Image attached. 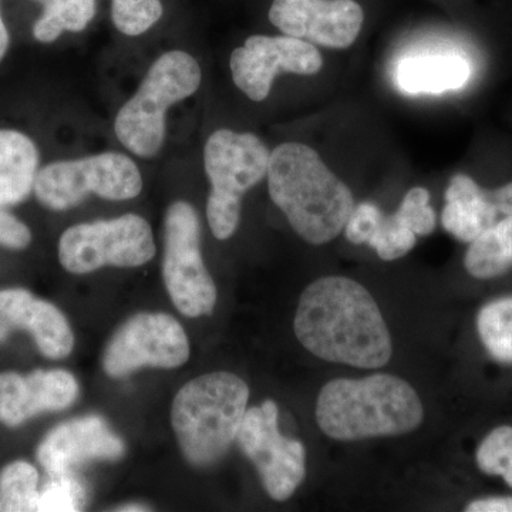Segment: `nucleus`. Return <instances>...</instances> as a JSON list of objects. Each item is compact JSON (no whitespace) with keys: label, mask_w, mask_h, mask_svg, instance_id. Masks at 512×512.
Here are the masks:
<instances>
[{"label":"nucleus","mask_w":512,"mask_h":512,"mask_svg":"<svg viewBox=\"0 0 512 512\" xmlns=\"http://www.w3.org/2000/svg\"><path fill=\"white\" fill-rule=\"evenodd\" d=\"M296 338L326 362L380 369L392 357V339L373 296L345 276H325L303 291Z\"/></svg>","instance_id":"obj_1"},{"label":"nucleus","mask_w":512,"mask_h":512,"mask_svg":"<svg viewBox=\"0 0 512 512\" xmlns=\"http://www.w3.org/2000/svg\"><path fill=\"white\" fill-rule=\"evenodd\" d=\"M266 178L272 202L309 244L333 241L355 210L348 185L305 144H279L271 151Z\"/></svg>","instance_id":"obj_2"},{"label":"nucleus","mask_w":512,"mask_h":512,"mask_svg":"<svg viewBox=\"0 0 512 512\" xmlns=\"http://www.w3.org/2000/svg\"><path fill=\"white\" fill-rule=\"evenodd\" d=\"M419 394L400 377L377 373L363 379H336L320 390L319 429L339 441L402 436L423 423Z\"/></svg>","instance_id":"obj_3"},{"label":"nucleus","mask_w":512,"mask_h":512,"mask_svg":"<svg viewBox=\"0 0 512 512\" xmlns=\"http://www.w3.org/2000/svg\"><path fill=\"white\" fill-rule=\"evenodd\" d=\"M248 399L247 383L228 372L197 377L178 392L171 423L192 466H211L225 456L237 440Z\"/></svg>","instance_id":"obj_4"},{"label":"nucleus","mask_w":512,"mask_h":512,"mask_svg":"<svg viewBox=\"0 0 512 512\" xmlns=\"http://www.w3.org/2000/svg\"><path fill=\"white\" fill-rule=\"evenodd\" d=\"M200 64L183 50H171L158 57L136 94L121 107L114 121L120 143L137 157L154 158L165 140V114L200 89Z\"/></svg>","instance_id":"obj_5"},{"label":"nucleus","mask_w":512,"mask_h":512,"mask_svg":"<svg viewBox=\"0 0 512 512\" xmlns=\"http://www.w3.org/2000/svg\"><path fill=\"white\" fill-rule=\"evenodd\" d=\"M271 151L252 133L229 128L214 131L204 148V168L211 183L207 220L220 241L231 238L241 220L242 197L268 174Z\"/></svg>","instance_id":"obj_6"},{"label":"nucleus","mask_w":512,"mask_h":512,"mask_svg":"<svg viewBox=\"0 0 512 512\" xmlns=\"http://www.w3.org/2000/svg\"><path fill=\"white\" fill-rule=\"evenodd\" d=\"M143 177L137 164L121 153H101L77 160L56 161L37 171L35 195L43 207L66 211L90 194L110 201L140 195Z\"/></svg>","instance_id":"obj_7"},{"label":"nucleus","mask_w":512,"mask_h":512,"mask_svg":"<svg viewBox=\"0 0 512 512\" xmlns=\"http://www.w3.org/2000/svg\"><path fill=\"white\" fill-rule=\"evenodd\" d=\"M154 255L153 229L136 214L73 225L63 232L59 242L60 264L77 275L107 265L136 268L150 262Z\"/></svg>","instance_id":"obj_8"},{"label":"nucleus","mask_w":512,"mask_h":512,"mask_svg":"<svg viewBox=\"0 0 512 512\" xmlns=\"http://www.w3.org/2000/svg\"><path fill=\"white\" fill-rule=\"evenodd\" d=\"M163 275L175 308L188 318L210 315L217 286L201 255V224L197 211L177 201L165 214Z\"/></svg>","instance_id":"obj_9"},{"label":"nucleus","mask_w":512,"mask_h":512,"mask_svg":"<svg viewBox=\"0 0 512 512\" xmlns=\"http://www.w3.org/2000/svg\"><path fill=\"white\" fill-rule=\"evenodd\" d=\"M237 440L255 464L269 497L285 501L298 490L306 474L305 447L301 441L281 436L275 402L266 400L247 410Z\"/></svg>","instance_id":"obj_10"},{"label":"nucleus","mask_w":512,"mask_h":512,"mask_svg":"<svg viewBox=\"0 0 512 512\" xmlns=\"http://www.w3.org/2000/svg\"><path fill=\"white\" fill-rule=\"evenodd\" d=\"M190 357V342L180 323L164 313H140L127 320L107 345L103 367L124 377L144 366L174 369Z\"/></svg>","instance_id":"obj_11"},{"label":"nucleus","mask_w":512,"mask_h":512,"mask_svg":"<svg viewBox=\"0 0 512 512\" xmlns=\"http://www.w3.org/2000/svg\"><path fill=\"white\" fill-rule=\"evenodd\" d=\"M235 86L252 101H264L279 73L313 76L323 67L315 45L291 36L255 35L229 59Z\"/></svg>","instance_id":"obj_12"},{"label":"nucleus","mask_w":512,"mask_h":512,"mask_svg":"<svg viewBox=\"0 0 512 512\" xmlns=\"http://www.w3.org/2000/svg\"><path fill=\"white\" fill-rule=\"evenodd\" d=\"M269 20L286 36L348 49L362 30L365 12L355 0H274Z\"/></svg>","instance_id":"obj_13"},{"label":"nucleus","mask_w":512,"mask_h":512,"mask_svg":"<svg viewBox=\"0 0 512 512\" xmlns=\"http://www.w3.org/2000/svg\"><path fill=\"white\" fill-rule=\"evenodd\" d=\"M123 454V441L97 416L60 424L37 448V460L49 476L73 473L93 460H119Z\"/></svg>","instance_id":"obj_14"},{"label":"nucleus","mask_w":512,"mask_h":512,"mask_svg":"<svg viewBox=\"0 0 512 512\" xmlns=\"http://www.w3.org/2000/svg\"><path fill=\"white\" fill-rule=\"evenodd\" d=\"M79 386L66 370H36L29 376L0 373V421L18 427L45 412H60L76 402Z\"/></svg>","instance_id":"obj_15"},{"label":"nucleus","mask_w":512,"mask_h":512,"mask_svg":"<svg viewBox=\"0 0 512 512\" xmlns=\"http://www.w3.org/2000/svg\"><path fill=\"white\" fill-rule=\"evenodd\" d=\"M441 224L448 234L470 244L503 218L512 217V183L484 188L470 175L451 177L444 194Z\"/></svg>","instance_id":"obj_16"},{"label":"nucleus","mask_w":512,"mask_h":512,"mask_svg":"<svg viewBox=\"0 0 512 512\" xmlns=\"http://www.w3.org/2000/svg\"><path fill=\"white\" fill-rule=\"evenodd\" d=\"M0 322L32 333L40 353L49 359H63L72 353L74 336L63 313L26 289L0 291Z\"/></svg>","instance_id":"obj_17"},{"label":"nucleus","mask_w":512,"mask_h":512,"mask_svg":"<svg viewBox=\"0 0 512 512\" xmlns=\"http://www.w3.org/2000/svg\"><path fill=\"white\" fill-rule=\"evenodd\" d=\"M343 231L352 244L369 245L383 261L403 258L417 241V235L397 212L386 215L373 202L356 205Z\"/></svg>","instance_id":"obj_18"},{"label":"nucleus","mask_w":512,"mask_h":512,"mask_svg":"<svg viewBox=\"0 0 512 512\" xmlns=\"http://www.w3.org/2000/svg\"><path fill=\"white\" fill-rule=\"evenodd\" d=\"M39 163V150L32 138L18 130H0V208L28 200Z\"/></svg>","instance_id":"obj_19"},{"label":"nucleus","mask_w":512,"mask_h":512,"mask_svg":"<svg viewBox=\"0 0 512 512\" xmlns=\"http://www.w3.org/2000/svg\"><path fill=\"white\" fill-rule=\"evenodd\" d=\"M470 76V63L457 55L409 57L396 69L397 86L409 94H439L461 89Z\"/></svg>","instance_id":"obj_20"},{"label":"nucleus","mask_w":512,"mask_h":512,"mask_svg":"<svg viewBox=\"0 0 512 512\" xmlns=\"http://www.w3.org/2000/svg\"><path fill=\"white\" fill-rule=\"evenodd\" d=\"M464 271L480 282L495 281L512 272V217L503 218L468 244Z\"/></svg>","instance_id":"obj_21"},{"label":"nucleus","mask_w":512,"mask_h":512,"mask_svg":"<svg viewBox=\"0 0 512 512\" xmlns=\"http://www.w3.org/2000/svg\"><path fill=\"white\" fill-rule=\"evenodd\" d=\"M478 474L498 480L512 493V419L491 424L473 451Z\"/></svg>","instance_id":"obj_22"},{"label":"nucleus","mask_w":512,"mask_h":512,"mask_svg":"<svg viewBox=\"0 0 512 512\" xmlns=\"http://www.w3.org/2000/svg\"><path fill=\"white\" fill-rule=\"evenodd\" d=\"M96 16V0H59L55 10L33 25L37 42L53 43L63 32H83Z\"/></svg>","instance_id":"obj_23"},{"label":"nucleus","mask_w":512,"mask_h":512,"mask_svg":"<svg viewBox=\"0 0 512 512\" xmlns=\"http://www.w3.org/2000/svg\"><path fill=\"white\" fill-rule=\"evenodd\" d=\"M39 473L26 461H15L0 471V512L36 511Z\"/></svg>","instance_id":"obj_24"},{"label":"nucleus","mask_w":512,"mask_h":512,"mask_svg":"<svg viewBox=\"0 0 512 512\" xmlns=\"http://www.w3.org/2000/svg\"><path fill=\"white\" fill-rule=\"evenodd\" d=\"M87 494L83 484L73 473L50 476L37 494L36 511L76 512L86 505Z\"/></svg>","instance_id":"obj_25"},{"label":"nucleus","mask_w":512,"mask_h":512,"mask_svg":"<svg viewBox=\"0 0 512 512\" xmlns=\"http://www.w3.org/2000/svg\"><path fill=\"white\" fill-rule=\"evenodd\" d=\"M161 0H113L111 20L119 32L126 36H140L163 18Z\"/></svg>","instance_id":"obj_26"},{"label":"nucleus","mask_w":512,"mask_h":512,"mask_svg":"<svg viewBox=\"0 0 512 512\" xmlns=\"http://www.w3.org/2000/svg\"><path fill=\"white\" fill-rule=\"evenodd\" d=\"M396 212L407 228L420 237H427L436 228V212L430 207V192L426 188H412Z\"/></svg>","instance_id":"obj_27"},{"label":"nucleus","mask_w":512,"mask_h":512,"mask_svg":"<svg viewBox=\"0 0 512 512\" xmlns=\"http://www.w3.org/2000/svg\"><path fill=\"white\" fill-rule=\"evenodd\" d=\"M32 242V232L15 215L0 208V247L15 249L28 248Z\"/></svg>","instance_id":"obj_28"},{"label":"nucleus","mask_w":512,"mask_h":512,"mask_svg":"<svg viewBox=\"0 0 512 512\" xmlns=\"http://www.w3.org/2000/svg\"><path fill=\"white\" fill-rule=\"evenodd\" d=\"M467 512H512V493L483 494L468 501Z\"/></svg>","instance_id":"obj_29"},{"label":"nucleus","mask_w":512,"mask_h":512,"mask_svg":"<svg viewBox=\"0 0 512 512\" xmlns=\"http://www.w3.org/2000/svg\"><path fill=\"white\" fill-rule=\"evenodd\" d=\"M10 45V36L8 32V28H6L5 22L2 19V13H0V62H2L3 57L8 53Z\"/></svg>","instance_id":"obj_30"},{"label":"nucleus","mask_w":512,"mask_h":512,"mask_svg":"<svg viewBox=\"0 0 512 512\" xmlns=\"http://www.w3.org/2000/svg\"><path fill=\"white\" fill-rule=\"evenodd\" d=\"M117 511H124V512H128V511H148V508L147 507H144V505H140V504H130V505H124V507H121L119 508V510Z\"/></svg>","instance_id":"obj_31"},{"label":"nucleus","mask_w":512,"mask_h":512,"mask_svg":"<svg viewBox=\"0 0 512 512\" xmlns=\"http://www.w3.org/2000/svg\"><path fill=\"white\" fill-rule=\"evenodd\" d=\"M37 2L42 3L43 13L52 12V10L55 9L57 5V0H37Z\"/></svg>","instance_id":"obj_32"},{"label":"nucleus","mask_w":512,"mask_h":512,"mask_svg":"<svg viewBox=\"0 0 512 512\" xmlns=\"http://www.w3.org/2000/svg\"><path fill=\"white\" fill-rule=\"evenodd\" d=\"M10 328L5 325V323L0 322V343L5 342L6 339H8Z\"/></svg>","instance_id":"obj_33"}]
</instances>
